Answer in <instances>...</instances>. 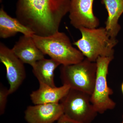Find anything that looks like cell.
<instances>
[{"mask_svg":"<svg viewBox=\"0 0 123 123\" xmlns=\"http://www.w3.org/2000/svg\"><path fill=\"white\" fill-rule=\"evenodd\" d=\"M97 71L96 62L85 58L77 63L62 65L60 78L63 85L91 95L94 89Z\"/></svg>","mask_w":123,"mask_h":123,"instance_id":"277c9868","label":"cell"},{"mask_svg":"<svg viewBox=\"0 0 123 123\" xmlns=\"http://www.w3.org/2000/svg\"><path fill=\"white\" fill-rule=\"evenodd\" d=\"M108 13L105 28L112 37L116 38L121 26L119 20L123 13V0H102Z\"/></svg>","mask_w":123,"mask_h":123,"instance_id":"4fadbf2b","label":"cell"},{"mask_svg":"<svg viewBox=\"0 0 123 123\" xmlns=\"http://www.w3.org/2000/svg\"><path fill=\"white\" fill-rule=\"evenodd\" d=\"M0 61L6 69L7 77L10 86V94L15 92L26 77L24 63L10 49L2 43H0Z\"/></svg>","mask_w":123,"mask_h":123,"instance_id":"52a82bcc","label":"cell"},{"mask_svg":"<svg viewBox=\"0 0 123 123\" xmlns=\"http://www.w3.org/2000/svg\"><path fill=\"white\" fill-rule=\"evenodd\" d=\"M123 121H122V122H121V123H123Z\"/></svg>","mask_w":123,"mask_h":123,"instance_id":"ac0fdd59","label":"cell"},{"mask_svg":"<svg viewBox=\"0 0 123 123\" xmlns=\"http://www.w3.org/2000/svg\"><path fill=\"white\" fill-rule=\"evenodd\" d=\"M90 98V95L70 88L60 101L64 115L79 123H92L98 113L91 101Z\"/></svg>","mask_w":123,"mask_h":123,"instance_id":"5b68a950","label":"cell"},{"mask_svg":"<svg viewBox=\"0 0 123 123\" xmlns=\"http://www.w3.org/2000/svg\"><path fill=\"white\" fill-rule=\"evenodd\" d=\"M121 91H122V93H123V83H122V84H121Z\"/></svg>","mask_w":123,"mask_h":123,"instance_id":"e0dca14e","label":"cell"},{"mask_svg":"<svg viewBox=\"0 0 123 123\" xmlns=\"http://www.w3.org/2000/svg\"><path fill=\"white\" fill-rule=\"evenodd\" d=\"M11 50L23 63L31 66L44 58L45 55L37 47L32 36H21Z\"/></svg>","mask_w":123,"mask_h":123,"instance_id":"30bf717a","label":"cell"},{"mask_svg":"<svg viewBox=\"0 0 123 123\" xmlns=\"http://www.w3.org/2000/svg\"><path fill=\"white\" fill-rule=\"evenodd\" d=\"M32 36L34 33L23 24L17 18H12L5 11L3 7L0 10V37L7 38L14 36L18 33Z\"/></svg>","mask_w":123,"mask_h":123,"instance_id":"7c38bea8","label":"cell"},{"mask_svg":"<svg viewBox=\"0 0 123 123\" xmlns=\"http://www.w3.org/2000/svg\"><path fill=\"white\" fill-rule=\"evenodd\" d=\"M114 57H98L96 62L97 74L94 89L91 95V101L98 113L103 114L108 110L114 109L116 103L110 96L113 90L108 85L107 76L109 66Z\"/></svg>","mask_w":123,"mask_h":123,"instance_id":"8992f818","label":"cell"},{"mask_svg":"<svg viewBox=\"0 0 123 123\" xmlns=\"http://www.w3.org/2000/svg\"><path fill=\"white\" fill-rule=\"evenodd\" d=\"M64 114L60 103H49L30 106L25 111L28 123H53Z\"/></svg>","mask_w":123,"mask_h":123,"instance_id":"9c48e42d","label":"cell"},{"mask_svg":"<svg viewBox=\"0 0 123 123\" xmlns=\"http://www.w3.org/2000/svg\"><path fill=\"white\" fill-rule=\"evenodd\" d=\"M60 64L52 59L45 58L36 62L31 67L33 72L39 83L56 87L54 81L55 71Z\"/></svg>","mask_w":123,"mask_h":123,"instance_id":"5bb4252c","label":"cell"},{"mask_svg":"<svg viewBox=\"0 0 123 123\" xmlns=\"http://www.w3.org/2000/svg\"><path fill=\"white\" fill-rule=\"evenodd\" d=\"M39 88L30 94L31 100L35 105L58 103L70 89L69 86L63 85L60 87H51L39 83Z\"/></svg>","mask_w":123,"mask_h":123,"instance_id":"8fae6325","label":"cell"},{"mask_svg":"<svg viewBox=\"0 0 123 123\" xmlns=\"http://www.w3.org/2000/svg\"><path fill=\"white\" fill-rule=\"evenodd\" d=\"M94 0H70L69 17L70 24L76 29L97 28L99 20L93 11Z\"/></svg>","mask_w":123,"mask_h":123,"instance_id":"ba28073f","label":"cell"},{"mask_svg":"<svg viewBox=\"0 0 123 123\" xmlns=\"http://www.w3.org/2000/svg\"><path fill=\"white\" fill-rule=\"evenodd\" d=\"M57 121V123H81L69 118L64 114Z\"/></svg>","mask_w":123,"mask_h":123,"instance_id":"2e32d148","label":"cell"},{"mask_svg":"<svg viewBox=\"0 0 123 123\" xmlns=\"http://www.w3.org/2000/svg\"><path fill=\"white\" fill-rule=\"evenodd\" d=\"M9 95L10 94L9 89H7L1 85L0 87V115H1L5 113Z\"/></svg>","mask_w":123,"mask_h":123,"instance_id":"9a60e30c","label":"cell"},{"mask_svg":"<svg viewBox=\"0 0 123 123\" xmlns=\"http://www.w3.org/2000/svg\"><path fill=\"white\" fill-rule=\"evenodd\" d=\"M81 37L74 42L86 58L96 62L101 57H114V48L118 43L116 38L111 37L105 27L81 28Z\"/></svg>","mask_w":123,"mask_h":123,"instance_id":"7a4b0ae2","label":"cell"},{"mask_svg":"<svg viewBox=\"0 0 123 123\" xmlns=\"http://www.w3.org/2000/svg\"><path fill=\"white\" fill-rule=\"evenodd\" d=\"M70 3V0H18L16 15L35 34L48 36L59 31Z\"/></svg>","mask_w":123,"mask_h":123,"instance_id":"6da1fadb","label":"cell"},{"mask_svg":"<svg viewBox=\"0 0 123 123\" xmlns=\"http://www.w3.org/2000/svg\"><path fill=\"white\" fill-rule=\"evenodd\" d=\"M37 47L44 55L59 62L62 65L79 63L85 59L80 51L72 45L65 33L57 31L48 36H32Z\"/></svg>","mask_w":123,"mask_h":123,"instance_id":"3957f363","label":"cell"}]
</instances>
